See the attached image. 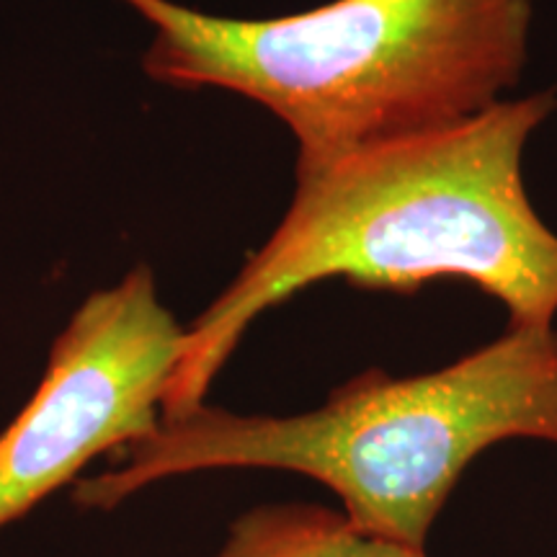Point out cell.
<instances>
[{"label":"cell","mask_w":557,"mask_h":557,"mask_svg":"<svg viewBox=\"0 0 557 557\" xmlns=\"http://www.w3.org/2000/svg\"><path fill=\"white\" fill-rule=\"evenodd\" d=\"M555 109V90L500 99L451 127L297 173L271 238L186 329L163 418L205 406L250 323L325 278L398 295L465 282L504 305L508 329H555L557 235L524 186L529 137Z\"/></svg>","instance_id":"6da1fadb"},{"label":"cell","mask_w":557,"mask_h":557,"mask_svg":"<svg viewBox=\"0 0 557 557\" xmlns=\"http://www.w3.org/2000/svg\"><path fill=\"white\" fill-rule=\"evenodd\" d=\"M156 29L143 65L178 88H225L297 137V173L470 120L521 78L532 0H331L225 18L124 0Z\"/></svg>","instance_id":"3957f363"},{"label":"cell","mask_w":557,"mask_h":557,"mask_svg":"<svg viewBox=\"0 0 557 557\" xmlns=\"http://www.w3.org/2000/svg\"><path fill=\"white\" fill-rule=\"evenodd\" d=\"M218 557H429L426 547L380 537L318 504L259 506L230 524Z\"/></svg>","instance_id":"5b68a950"},{"label":"cell","mask_w":557,"mask_h":557,"mask_svg":"<svg viewBox=\"0 0 557 557\" xmlns=\"http://www.w3.org/2000/svg\"><path fill=\"white\" fill-rule=\"evenodd\" d=\"M186 351V329L148 267L96 292L54 341L47 372L0 431V529L81 480L107 451L152 434Z\"/></svg>","instance_id":"277c9868"},{"label":"cell","mask_w":557,"mask_h":557,"mask_svg":"<svg viewBox=\"0 0 557 557\" xmlns=\"http://www.w3.org/2000/svg\"><path fill=\"white\" fill-rule=\"evenodd\" d=\"M557 444V329H508L413 377L367 369L297 416L199 406L73 483L81 508L111 511L158 480L207 470H284L318 480L364 532L426 547L444 504L485 449Z\"/></svg>","instance_id":"7a4b0ae2"}]
</instances>
